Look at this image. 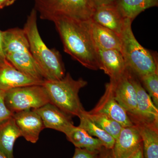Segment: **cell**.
I'll return each mask as SVG.
<instances>
[{
  "mask_svg": "<svg viewBox=\"0 0 158 158\" xmlns=\"http://www.w3.org/2000/svg\"><path fill=\"white\" fill-rule=\"evenodd\" d=\"M65 135L67 140L72 143L76 148L99 151L104 148L103 144L98 138L90 135L78 126H73Z\"/></svg>",
  "mask_w": 158,
  "mask_h": 158,
  "instance_id": "20",
  "label": "cell"
},
{
  "mask_svg": "<svg viewBox=\"0 0 158 158\" xmlns=\"http://www.w3.org/2000/svg\"><path fill=\"white\" fill-rule=\"evenodd\" d=\"M125 19L115 5L99 6L95 8L91 20L120 36Z\"/></svg>",
  "mask_w": 158,
  "mask_h": 158,
  "instance_id": "16",
  "label": "cell"
},
{
  "mask_svg": "<svg viewBox=\"0 0 158 158\" xmlns=\"http://www.w3.org/2000/svg\"><path fill=\"white\" fill-rule=\"evenodd\" d=\"M33 110L41 117L45 128L52 129L65 134L74 126L72 116L51 103Z\"/></svg>",
  "mask_w": 158,
  "mask_h": 158,
  "instance_id": "13",
  "label": "cell"
},
{
  "mask_svg": "<svg viewBox=\"0 0 158 158\" xmlns=\"http://www.w3.org/2000/svg\"><path fill=\"white\" fill-rule=\"evenodd\" d=\"M85 113L90 120L112 136L115 140L123 127L117 122L102 113L86 111Z\"/></svg>",
  "mask_w": 158,
  "mask_h": 158,
  "instance_id": "23",
  "label": "cell"
},
{
  "mask_svg": "<svg viewBox=\"0 0 158 158\" xmlns=\"http://www.w3.org/2000/svg\"><path fill=\"white\" fill-rule=\"evenodd\" d=\"M13 117L21 136L27 141L36 143L45 128L40 116L34 110H29L15 113Z\"/></svg>",
  "mask_w": 158,
  "mask_h": 158,
  "instance_id": "12",
  "label": "cell"
},
{
  "mask_svg": "<svg viewBox=\"0 0 158 158\" xmlns=\"http://www.w3.org/2000/svg\"><path fill=\"white\" fill-rule=\"evenodd\" d=\"M87 84L81 78L75 80L67 73L61 80L44 81L42 85L51 103L71 116L79 117L85 111L79 98V91Z\"/></svg>",
  "mask_w": 158,
  "mask_h": 158,
  "instance_id": "5",
  "label": "cell"
},
{
  "mask_svg": "<svg viewBox=\"0 0 158 158\" xmlns=\"http://www.w3.org/2000/svg\"><path fill=\"white\" fill-rule=\"evenodd\" d=\"M37 12L33 9L23 29L31 53L45 81L61 80L65 75L61 55L56 50L49 48L42 40L37 27Z\"/></svg>",
  "mask_w": 158,
  "mask_h": 158,
  "instance_id": "2",
  "label": "cell"
},
{
  "mask_svg": "<svg viewBox=\"0 0 158 158\" xmlns=\"http://www.w3.org/2000/svg\"><path fill=\"white\" fill-rule=\"evenodd\" d=\"M5 102L13 114L24 110H35L51 103L42 85L23 86L7 90Z\"/></svg>",
  "mask_w": 158,
  "mask_h": 158,
  "instance_id": "7",
  "label": "cell"
},
{
  "mask_svg": "<svg viewBox=\"0 0 158 158\" xmlns=\"http://www.w3.org/2000/svg\"><path fill=\"white\" fill-rule=\"evenodd\" d=\"M16 0H0V9L12 5Z\"/></svg>",
  "mask_w": 158,
  "mask_h": 158,
  "instance_id": "30",
  "label": "cell"
},
{
  "mask_svg": "<svg viewBox=\"0 0 158 158\" xmlns=\"http://www.w3.org/2000/svg\"><path fill=\"white\" fill-rule=\"evenodd\" d=\"M131 78L136 91L137 113L135 117L130 118L158 127V108L156 106L149 94L143 88L141 81L131 72Z\"/></svg>",
  "mask_w": 158,
  "mask_h": 158,
  "instance_id": "10",
  "label": "cell"
},
{
  "mask_svg": "<svg viewBox=\"0 0 158 158\" xmlns=\"http://www.w3.org/2000/svg\"><path fill=\"white\" fill-rule=\"evenodd\" d=\"M88 22H81L62 18L56 20L53 23L65 52L86 68L97 70L99 67L97 52L90 35Z\"/></svg>",
  "mask_w": 158,
  "mask_h": 158,
  "instance_id": "1",
  "label": "cell"
},
{
  "mask_svg": "<svg viewBox=\"0 0 158 158\" xmlns=\"http://www.w3.org/2000/svg\"><path fill=\"white\" fill-rule=\"evenodd\" d=\"M100 151H92L85 148H76L72 158H98Z\"/></svg>",
  "mask_w": 158,
  "mask_h": 158,
  "instance_id": "26",
  "label": "cell"
},
{
  "mask_svg": "<svg viewBox=\"0 0 158 158\" xmlns=\"http://www.w3.org/2000/svg\"><path fill=\"white\" fill-rule=\"evenodd\" d=\"M0 158H9L7 156L5 155L2 151H0Z\"/></svg>",
  "mask_w": 158,
  "mask_h": 158,
  "instance_id": "32",
  "label": "cell"
},
{
  "mask_svg": "<svg viewBox=\"0 0 158 158\" xmlns=\"http://www.w3.org/2000/svg\"><path fill=\"white\" fill-rule=\"evenodd\" d=\"M131 158H144L142 147H141Z\"/></svg>",
  "mask_w": 158,
  "mask_h": 158,
  "instance_id": "31",
  "label": "cell"
},
{
  "mask_svg": "<svg viewBox=\"0 0 158 158\" xmlns=\"http://www.w3.org/2000/svg\"><path fill=\"white\" fill-rule=\"evenodd\" d=\"M21 134L13 116L0 123V151L9 158H13V147Z\"/></svg>",
  "mask_w": 158,
  "mask_h": 158,
  "instance_id": "19",
  "label": "cell"
},
{
  "mask_svg": "<svg viewBox=\"0 0 158 158\" xmlns=\"http://www.w3.org/2000/svg\"><path fill=\"white\" fill-rule=\"evenodd\" d=\"M139 79L143 83L153 102L158 108V71L144 75Z\"/></svg>",
  "mask_w": 158,
  "mask_h": 158,
  "instance_id": "24",
  "label": "cell"
},
{
  "mask_svg": "<svg viewBox=\"0 0 158 158\" xmlns=\"http://www.w3.org/2000/svg\"><path fill=\"white\" fill-rule=\"evenodd\" d=\"M90 35L96 49L121 51L120 36L114 31L93 22H88Z\"/></svg>",
  "mask_w": 158,
  "mask_h": 158,
  "instance_id": "17",
  "label": "cell"
},
{
  "mask_svg": "<svg viewBox=\"0 0 158 158\" xmlns=\"http://www.w3.org/2000/svg\"><path fill=\"white\" fill-rule=\"evenodd\" d=\"M94 5L96 7L107 5H115L116 0H91Z\"/></svg>",
  "mask_w": 158,
  "mask_h": 158,
  "instance_id": "27",
  "label": "cell"
},
{
  "mask_svg": "<svg viewBox=\"0 0 158 158\" xmlns=\"http://www.w3.org/2000/svg\"><path fill=\"white\" fill-rule=\"evenodd\" d=\"M8 62L3 52L2 47V31L0 30V65Z\"/></svg>",
  "mask_w": 158,
  "mask_h": 158,
  "instance_id": "28",
  "label": "cell"
},
{
  "mask_svg": "<svg viewBox=\"0 0 158 158\" xmlns=\"http://www.w3.org/2000/svg\"><path fill=\"white\" fill-rule=\"evenodd\" d=\"M116 5L124 19L133 21L142 11L158 5V0H116Z\"/></svg>",
  "mask_w": 158,
  "mask_h": 158,
  "instance_id": "21",
  "label": "cell"
},
{
  "mask_svg": "<svg viewBox=\"0 0 158 158\" xmlns=\"http://www.w3.org/2000/svg\"><path fill=\"white\" fill-rule=\"evenodd\" d=\"M98 158H115L112 149H106L104 148L101 151Z\"/></svg>",
  "mask_w": 158,
  "mask_h": 158,
  "instance_id": "29",
  "label": "cell"
},
{
  "mask_svg": "<svg viewBox=\"0 0 158 158\" xmlns=\"http://www.w3.org/2000/svg\"><path fill=\"white\" fill-rule=\"evenodd\" d=\"M85 111L79 117L80 119L79 127L85 130L90 135L98 138L102 141L105 148L112 149L115 144V139L90 120L85 114Z\"/></svg>",
  "mask_w": 158,
  "mask_h": 158,
  "instance_id": "22",
  "label": "cell"
},
{
  "mask_svg": "<svg viewBox=\"0 0 158 158\" xmlns=\"http://www.w3.org/2000/svg\"><path fill=\"white\" fill-rule=\"evenodd\" d=\"M2 47L6 60L15 68L37 80L45 81L31 53L23 29L2 31Z\"/></svg>",
  "mask_w": 158,
  "mask_h": 158,
  "instance_id": "3",
  "label": "cell"
},
{
  "mask_svg": "<svg viewBox=\"0 0 158 158\" xmlns=\"http://www.w3.org/2000/svg\"><path fill=\"white\" fill-rule=\"evenodd\" d=\"M41 19L53 22L66 18L81 22L91 19L95 7L91 0H34Z\"/></svg>",
  "mask_w": 158,
  "mask_h": 158,
  "instance_id": "6",
  "label": "cell"
},
{
  "mask_svg": "<svg viewBox=\"0 0 158 158\" xmlns=\"http://www.w3.org/2000/svg\"><path fill=\"white\" fill-rule=\"evenodd\" d=\"M99 69L109 76L110 80L115 81L124 73L127 66L121 51L116 49H96Z\"/></svg>",
  "mask_w": 158,
  "mask_h": 158,
  "instance_id": "15",
  "label": "cell"
},
{
  "mask_svg": "<svg viewBox=\"0 0 158 158\" xmlns=\"http://www.w3.org/2000/svg\"><path fill=\"white\" fill-rule=\"evenodd\" d=\"M6 91L0 90V123L13 116V114L9 110L5 102Z\"/></svg>",
  "mask_w": 158,
  "mask_h": 158,
  "instance_id": "25",
  "label": "cell"
},
{
  "mask_svg": "<svg viewBox=\"0 0 158 158\" xmlns=\"http://www.w3.org/2000/svg\"><path fill=\"white\" fill-rule=\"evenodd\" d=\"M44 81L34 78L19 70L9 62L0 65V90L33 85H42Z\"/></svg>",
  "mask_w": 158,
  "mask_h": 158,
  "instance_id": "14",
  "label": "cell"
},
{
  "mask_svg": "<svg viewBox=\"0 0 158 158\" xmlns=\"http://www.w3.org/2000/svg\"><path fill=\"white\" fill-rule=\"evenodd\" d=\"M113 96L127 112L129 117H135L137 113L135 88L131 78V72L127 69L124 73L115 81L110 80Z\"/></svg>",
  "mask_w": 158,
  "mask_h": 158,
  "instance_id": "8",
  "label": "cell"
},
{
  "mask_svg": "<svg viewBox=\"0 0 158 158\" xmlns=\"http://www.w3.org/2000/svg\"><path fill=\"white\" fill-rule=\"evenodd\" d=\"M141 136L144 158H158V127L131 119Z\"/></svg>",
  "mask_w": 158,
  "mask_h": 158,
  "instance_id": "18",
  "label": "cell"
},
{
  "mask_svg": "<svg viewBox=\"0 0 158 158\" xmlns=\"http://www.w3.org/2000/svg\"><path fill=\"white\" fill-rule=\"evenodd\" d=\"M142 147L141 136L134 125L123 128L112 150L115 158H131Z\"/></svg>",
  "mask_w": 158,
  "mask_h": 158,
  "instance_id": "11",
  "label": "cell"
},
{
  "mask_svg": "<svg viewBox=\"0 0 158 158\" xmlns=\"http://www.w3.org/2000/svg\"><path fill=\"white\" fill-rule=\"evenodd\" d=\"M90 111L105 114L117 122L123 127L134 125L127 112L113 96L112 84L110 82L106 84L104 94L95 106Z\"/></svg>",
  "mask_w": 158,
  "mask_h": 158,
  "instance_id": "9",
  "label": "cell"
},
{
  "mask_svg": "<svg viewBox=\"0 0 158 158\" xmlns=\"http://www.w3.org/2000/svg\"><path fill=\"white\" fill-rule=\"evenodd\" d=\"M132 21L125 19L120 38L121 52L127 68L140 78L158 71L157 61L152 53L144 48L136 39L132 30Z\"/></svg>",
  "mask_w": 158,
  "mask_h": 158,
  "instance_id": "4",
  "label": "cell"
}]
</instances>
